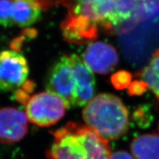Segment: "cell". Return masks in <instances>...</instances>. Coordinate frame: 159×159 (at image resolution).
<instances>
[{"instance_id":"5b68a950","label":"cell","mask_w":159,"mask_h":159,"mask_svg":"<svg viewBox=\"0 0 159 159\" xmlns=\"http://www.w3.org/2000/svg\"><path fill=\"white\" fill-rule=\"evenodd\" d=\"M29 66L25 57L15 50L0 52V91H16L27 82Z\"/></svg>"},{"instance_id":"2e32d148","label":"cell","mask_w":159,"mask_h":159,"mask_svg":"<svg viewBox=\"0 0 159 159\" xmlns=\"http://www.w3.org/2000/svg\"><path fill=\"white\" fill-rule=\"evenodd\" d=\"M148 89V86L145 84L144 81L142 80H135L130 83L128 87V94L130 95H142Z\"/></svg>"},{"instance_id":"6da1fadb","label":"cell","mask_w":159,"mask_h":159,"mask_svg":"<svg viewBox=\"0 0 159 159\" xmlns=\"http://www.w3.org/2000/svg\"><path fill=\"white\" fill-rule=\"evenodd\" d=\"M53 142L47 151L48 159H109L111 148L107 140L87 125L68 122L54 131Z\"/></svg>"},{"instance_id":"7c38bea8","label":"cell","mask_w":159,"mask_h":159,"mask_svg":"<svg viewBox=\"0 0 159 159\" xmlns=\"http://www.w3.org/2000/svg\"><path fill=\"white\" fill-rule=\"evenodd\" d=\"M130 150L136 159H159V135L153 133L136 137Z\"/></svg>"},{"instance_id":"277c9868","label":"cell","mask_w":159,"mask_h":159,"mask_svg":"<svg viewBox=\"0 0 159 159\" xmlns=\"http://www.w3.org/2000/svg\"><path fill=\"white\" fill-rule=\"evenodd\" d=\"M46 88L62 98L68 109L75 107L76 81L69 56L62 55L53 63L47 74Z\"/></svg>"},{"instance_id":"ba28073f","label":"cell","mask_w":159,"mask_h":159,"mask_svg":"<svg viewBox=\"0 0 159 159\" xmlns=\"http://www.w3.org/2000/svg\"><path fill=\"white\" fill-rule=\"evenodd\" d=\"M27 115L19 109L0 108V143L11 144L25 138L28 131Z\"/></svg>"},{"instance_id":"5bb4252c","label":"cell","mask_w":159,"mask_h":159,"mask_svg":"<svg viewBox=\"0 0 159 159\" xmlns=\"http://www.w3.org/2000/svg\"><path fill=\"white\" fill-rule=\"evenodd\" d=\"M0 25L13 27L12 0H0Z\"/></svg>"},{"instance_id":"9a60e30c","label":"cell","mask_w":159,"mask_h":159,"mask_svg":"<svg viewBox=\"0 0 159 159\" xmlns=\"http://www.w3.org/2000/svg\"><path fill=\"white\" fill-rule=\"evenodd\" d=\"M111 80L116 89H123L129 87L132 83V75L129 71H119L112 75Z\"/></svg>"},{"instance_id":"ac0fdd59","label":"cell","mask_w":159,"mask_h":159,"mask_svg":"<svg viewBox=\"0 0 159 159\" xmlns=\"http://www.w3.org/2000/svg\"><path fill=\"white\" fill-rule=\"evenodd\" d=\"M158 131H159V123H158Z\"/></svg>"},{"instance_id":"7a4b0ae2","label":"cell","mask_w":159,"mask_h":159,"mask_svg":"<svg viewBox=\"0 0 159 159\" xmlns=\"http://www.w3.org/2000/svg\"><path fill=\"white\" fill-rule=\"evenodd\" d=\"M83 118L89 128L105 140H115L129 128V113L118 97L100 94L84 106Z\"/></svg>"},{"instance_id":"8992f818","label":"cell","mask_w":159,"mask_h":159,"mask_svg":"<svg viewBox=\"0 0 159 159\" xmlns=\"http://www.w3.org/2000/svg\"><path fill=\"white\" fill-rule=\"evenodd\" d=\"M69 8L67 16L83 18L104 27L111 11L119 0H63Z\"/></svg>"},{"instance_id":"e0dca14e","label":"cell","mask_w":159,"mask_h":159,"mask_svg":"<svg viewBox=\"0 0 159 159\" xmlns=\"http://www.w3.org/2000/svg\"><path fill=\"white\" fill-rule=\"evenodd\" d=\"M109 159H134L130 153L126 151H116L111 154Z\"/></svg>"},{"instance_id":"4fadbf2b","label":"cell","mask_w":159,"mask_h":159,"mask_svg":"<svg viewBox=\"0 0 159 159\" xmlns=\"http://www.w3.org/2000/svg\"><path fill=\"white\" fill-rule=\"evenodd\" d=\"M139 76L159 100V49H156Z\"/></svg>"},{"instance_id":"9c48e42d","label":"cell","mask_w":159,"mask_h":159,"mask_svg":"<svg viewBox=\"0 0 159 159\" xmlns=\"http://www.w3.org/2000/svg\"><path fill=\"white\" fill-rule=\"evenodd\" d=\"M76 81L75 107L85 106L94 98L96 91V80L92 71L85 64L78 55L69 56Z\"/></svg>"},{"instance_id":"8fae6325","label":"cell","mask_w":159,"mask_h":159,"mask_svg":"<svg viewBox=\"0 0 159 159\" xmlns=\"http://www.w3.org/2000/svg\"><path fill=\"white\" fill-rule=\"evenodd\" d=\"M42 9L41 0H12L13 26L26 27L40 19Z\"/></svg>"},{"instance_id":"52a82bcc","label":"cell","mask_w":159,"mask_h":159,"mask_svg":"<svg viewBox=\"0 0 159 159\" xmlns=\"http://www.w3.org/2000/svg\"><path fill=\"white\" fill-rule=\"evenodd\" d=\"M82 57L89 69L101 75L108 74L119 62V55L116 49L103 41L89 43L83 52Z\"/></svg>"},{"instance_id":"3957f363","label":"cell","mask_w":159,"mask_h":159,"mask_svg":"<svg viewBox=\"0 0 159 159\" xmlns=\"http://www.w3.org/2000/svg\"><path fill=\"white\" fill-rule=\"evenodd\" d=\"M66 109L63 99L49 91L33 95L25 105L28 120L40 127L55 125L64 116Z\"/></svg>"},{"instance_id":"30bf717a","label":"cell","mask_w":159,"mask_h":159,"mask_svg":"<svg viewBox=\"0 0 159 159\" xmlns=\"http://www.w3.org/2000/svg\"><path fill=\"white\" fill-rule=\"evenodd\" d=\"M61 28L65 39L71 43H85L97 38L98 27L83 18L67 16Z\"/></svg>"}]
</instances>
